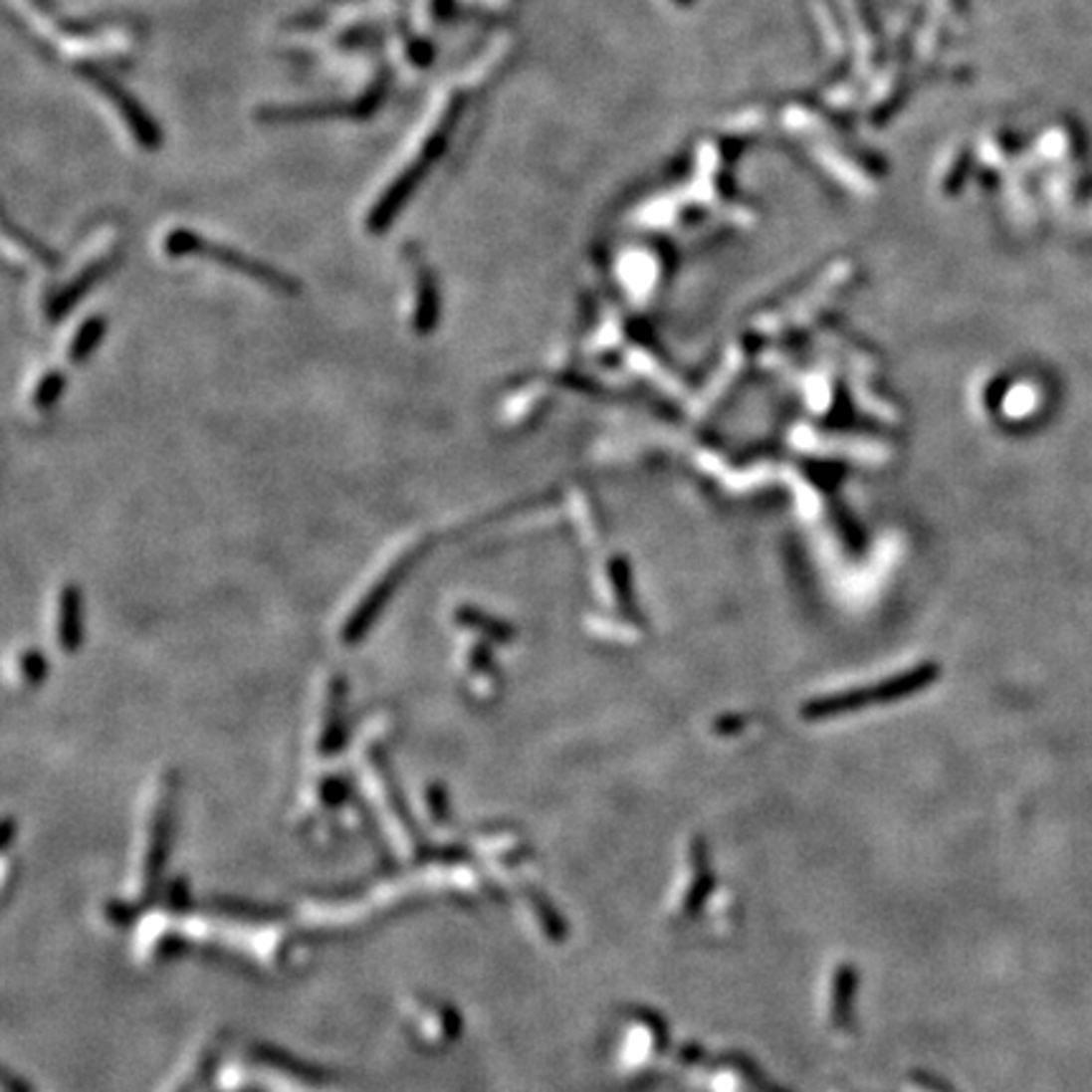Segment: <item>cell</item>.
<instances>
[{
	"mask_svg": "<svg viewBox=\"0 0 1092 1092\" xmlns=\"http://www.w3.org/2000/svg\"><path fill=\"white\" fill-rule=\"evenodd\" d=\"M390 84V69H379L372 87L354 102H312V105L297 107H264L259 111V119L269 124H297V121L312 119H329V116H354V119H367L382 107L384 94Z\"/></svg>",
	"mask_w": 1092,
	"mask_h": 1092,
	"instance_id": "obj_3",
	"label": "cell"
},
{
	"mask_svg": "<svg viewBox=\"0 0 1092 1092\" xmlns=\"http://www.w3.org/2000/svg\"><path fill=\"white\" fill-rule=\"evenodd\" d=\"M18 676H21L23 686H44L49 678V658L41 650L26 648L18 655Z\"/></svg>",
	"mask_w": 1092,
	"mask_h": 1092,
	"instance_id": "obj_13",
	"label": "cell"
},
{
	"mask_svg": "<svg viewBox=\"0 0 1092 1092\" xmlns=\"http://www.w3.org/2000/svg\"><path fill=\"white\" fill-rule=\"evenodd\" d=\"M165 251L172 259H182V256H200V259H208L213 264L223 266L228 271H236V274L248 276V279L259 281L261 286L271 289L276 294H286V297H294V294L302 292V284H299L294 276L284 274V271L274 269L266 261L253 259L246 253L236 251V248H228L223 243H215L210 238L198 236L195 231H187V228H175V231L167 233L165 238Z\"/></svg>",
	"mask_w": 1092,
	"mask_h": 1092,
	"instance_id": "obj_2",
	"label": "cell"
},
{
	"mask_svg": "<svg viewBox=\"0 0 1092 1092\" xmlns=\"http://www.w3.org/2000/svg\"><path fill=\"white\" fill-rule=\"evenodd\" d=\"M440 325V286L438 276L425 261L415 266V309H412V331L428 336Z\"/></svg>",
	"mask_w": 1092,
	"mask_h": 1092,
	"instance_id": "obj_9",
	"label": "cell"
},
{
	"mask_svg": "<svg viewBox=\"0 0 1092 1092\" xmlns=\"http://www.w3.org/2000/svg\"><path fill=\"white\" fill-rule=\"evenodd\" d=\"M114 261H116L114 256H105V259L92 261V264H89L87 269L79 271L69 284L61 286L59 292H56L54 297L49 299V304H46V314H49L51 322H59V319L67 317V314L72 312V309L77 307L89 292H92L94 286L100 284V279H105V276L109 274Z\"/></svg>",
	"mask_w": 1092,
	"mask_h": 1092,
	"instance_id": "obj_8",
	"label": "cell"
},
{
	"mask_svg": "<svg viewBox=\"0 0 1092 1092\" xmlns=\"http://www.w3.org/2000/svg\"><path fill=\"white\" fill-rule=\"evenodd\" d=\"M107 336V319L105 317H89L82 327L77 329V334L72 336V344H69V362L72 364H84L92 357L97 346L105 341Z\"/></svg>",
	"mask_w": 1092,
	"mask_h": 1092,
	"instance_id": "obj_11",
	"label": "cell"
},
{
	"mask_svg": "<svg viewBox=\"0 0 1092 1092\" xmlns=\"http://www.w3.org/2000/svg\"><path fill=\"white\" fill-rule=\"evenodd\" d=\"M6 233H8V236L16 238L18 246L26 248V251L31 253V256H34L36 261H41V264H44V266H49V269H56V266H59V256H56V253L51 251V248H46L44 243L36 241V238L31 236V233H26V231H23V228H18L16 223H13V220H8V218H6Z\"/></svg>",
	"mask_w": 1092,
	"mask_h": 1092,
	"instance_id": "obj_14",
	"label": "cell"
},
{
	"mask_svg": "<svg viewBox=\"0 0 1092 1092\" xmlns=\"http://www.w3.org/2000/svg\"><path fill=\"white\" fill-rule=\"evenodd\" d=\"M453 620H456V625L461 630L476 632L486 642H509L514 637V630H511L509 622L499 620V617L491 615V612H484V609H478L476 604H458V609L453 612Z\"/></svg>",
	"mask_w": 1092,
	"mask_h": 1092,
	"instance_id": "obj_10",
	"label": "cell"
},
{
	"mask_svg": "<svg viewBox=\"0 0 1092 1092\" xmlns=\"http://www.w3.org/2000/svg\"><path fill=\"white\" fill-rule=\"evenodd\" d=\"M77 74L87 79L97 92L105 94L107 100L111 102V107L124 116L126 129L132 132V137L137 139L139 147L157 149L159 144H162V132H159V126L154 124V119L149 116V111L134 100V94L126 92V89L121 87L119 82H114L105 69L94 67V64H87V61H84V64H77Z\"/></svg>",
	"mask_w": 1092,
	"mask_h": 1092,
	"instance_id": "obj_4",
	"label": "cell"
},
{
	"mask_svg": "<svg viewBox=\"0 0 1092 1092\" xmlns=\"http://www.w3.org/2000/svg\"><path fill=\"white\" fill-rule=\"evenodd\" d=\"M84 635H87L84 592L79 584L69 582L59 589V597H56V642H59L61 653H79Z\"/></svg>",
	"mask_w": 1092,
	"mask_h": 1092,
	"instance_id": "obj_6",
	"label": "cell"
},
{
	"mask_svg": "<svg viewBox=\"0 0 1092 1092\" xmlns=\"http://www.w3.org/2000/svg\"><path fill=\"white\" fill-rule=\"evenodd\" d=\"M407 54H410L412 64H417V67H428L435 56V49L428 44V41L410 36V39H407Z\"/></svg>",
	"mask_w": 1092,
	"mask_h": 1092,
	"instance_id": "obj_15",
	"label": "cell"
},
{
	"mask_svg": "<svg viewBox=\"0 0 1092 1092\" xmlns=\"http://www.w3.org/2000/svg\"><path fill=\"white\" fill-rule=\"evenodd\" d=\"M456 13V0H433V16L438 21H448Z\"/></svg>",
	"mask_w": 1092,
	"mask_h": 1092,
	"instance_id": "obj_16",
	"label": "cell"
},
{
	"mask_svg": "<svg viewBox=\"0 0 1092 1092\" xmlns=\"http://www.w3.org/2000/svg\"><path fill=\"white\" fill-rule=\"evenodd\" d=\"M433 549V542L430 539H417L415 544H410L407 549H402L390 564L384 566L377 576L372 579L367 592L357 599V604L351 607L349 615L344 617L339 627V640L344 645H357L364 637L372 632L374 622L379 620L387 604L395 599L397 589L402 587L407 576L415 571V566L423 561V556H428V551Z\"/></svg>",
	"mask_w": 1092,
	"mask_h": 1092,
	"instance_id": "obj_1",
	"label": "cell"
},
{
	"mask_svg": "<svg viewBox=\"0 0 1092 1092\" xmlns=\"http://www.w3.org/2000/svg\"><path fill=\"white\" fill-rule=\"evenodd\" d=\"M433 165H435V162H430L428 157L417 154V157L412 159L410 165H407L405 170H402L400 175L392 180V185L387 187L382 195H379V200L374 203V208L369 210V215H367L369 233L379 236V233H384L387 228L392 226V220H395L397 213L405 208L407 200L412 198V192H415L417 185L425 180V175L433 170Z\"/></svg>",
	"mask_w": 1092,
	"mask_h": 1092,
	"instance_id": "obj_5",
	"label": "cell"
},
{
	"mask_svg": "<svg viewBox=\"0 0 1092 1092\" xmlns=\"http://www.w3.org/2000/svg\"><path fill=\"white\" fill-rule=\"evenodd\" d=\"M64 392H67V374L61 369H49L36 382L34 392H31V405H34L36 412H49L64 397Z\"/></svg>",
	"mask_w": 1092,
	"mask_h": 1092,
	"instance_id": "obj_12",
	"label": "cell"
},
{
	"mask_svg": "<svg viewBox=\"0 0 1092 1092\" xmlns=\"http://www.w3.org/2000/svg\"><path fill=\"white\" fill-rule=\"evenodd\" d=\"M346 678L334 676L329 681V693L325 703V721L319 731V754L334 757L346 744Z\"/></svg>",
	"mask_w": 1092,
	"mask_h": 1092,
	"instance_id": "obj_7",
	"label": "cell"
}]
</instances>
